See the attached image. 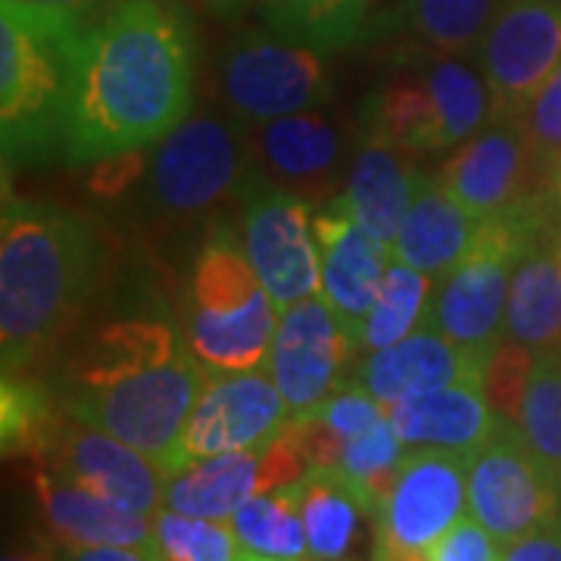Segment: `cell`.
I'll return each instance as SVG.
<instances>
[{
    "label": "cell",
    "instance_id": "3957f363",
    "mask_svg": "<svg viewBox=\"0 0 561 561\" xmlns=\"http://www.w3.org/2000/svg\"><path fill=\"white\" fill-rule=\"evenodd\" d=\"M103 275L98 231L60 206L3 201L0 353L3 375L32 371L76 331Z\"/></svg>",
    "mask_w": 561,
    "mask_h": 561
},
{
    "label": "cell",
    "instance_id": "7c38bea8",
    "mask_svg": "<svg viewBox=\"0 0 561 561\" xmlns=\"http://www.w3.org/2000/svg\"><path fill=\"white\" fill-rule=\"evenodd\" d=\"M474 62L490 84L493 122H518L524 106L559 69V0H505L474 50Z\"/></svg>",
    "mask_w": 561,
    "mask_h": 561
},
{
    "label": "cell",
    "instance_id": "8fae6325",
    "mask_svg": "<svg viewBox=\"0 0 561 561\" xmlns=\"http://www.w3.org/2000/svg\"><path fill=\"white\" fill-rule=\"evenodd\" d=\"M247 140L256 175L300 194L319 209L341 197L359 144V125L353 128L328 106H316L247 125Z\"/></svg>",
    "mask_w": 561,
    "mask_h": 561
},
{
    "label": "cell",
    "instance_id": "e0dca14e",
    "mask_svg": "<svg viewBox=\"0 0 561 561\" xmlns=\"http://www.w3.org/2000/svg\"><path fill=\"white\" fill-rule=\"evenodd\" d=\"M468 456L453 449L405 453L400 478L383 502L381 534L409 549H427L465 518Z\"/></svg>",
    "mask_w": 561,
    "mask_h": 561
},
{
    "label": "cell",
    "instance_id": "2e32d148",
    "mask_svg": "<svg viewBox=\"0 0 561 561\" xmlns=\"http://www.w3.org/2000/svg\"><path fill=\"white\" fill-rule=\"evenodd\" d=\"M35 465H44L103 500L150 518L160 512L169 481L160 465L147 459L140 449L76 419H66L57 443Z\"/></svg>",
    "mask_w": 561,
    "mask_h": 561
},
{
    "label": "cell",
    "instance_id": "f907efd6",
    "mask_svg": "<svg viewBox=\"0 0 561 561\" xmlns=\"http://www.w3.org/2000/svg\"><path fill=\"white\" fill-rule=\"evenodd\" d=\"M238 561H275V559H262V556H253V552H241Z\"/></svg>",
    "mask_w": 561,
    "mask_h": 561
},
{
    "label": "cell",
    "instance_id": "7dc6e473",
    "mask_svg": "<svg viewBox=\"0 0 561 561\" xmlns=\"http://www.w3.org/2000/svg\"><path fill=\"white\" fill-rule=\"evenodd\" d=\"M371 561H431L427 549H409V546H400L390 537L378 534V542H375V559Z\"/></svg>",
    "mask_w": 561,
    "mask_h": 561
},
{
    "label": "cell",
    "instance_id": "7a4b0ae2",
    "mask_svg": "<svg viewBox=\"0 0 561 561\" xmlns=\"http://www.w3.org/2000/svg\"><path fill=\"white\" fill-rule=\"evenodd\" d=\"M60 362L54 390L69 419L135 446L165 474L175 471L181 431L209 381L179 319L131 312L101 321Z\"/></svg>",
    "mask_w": 561,
    "mask_h": 561
},
{
    "label": "cell",
    "instance_id": "d6986e66",
    "mask_svg": "<svg viewBox=\"0 0 561 561\" xmlns=\"http://www.w3.org/2000/svg\"><path fill=\"white\" fill-rule=\"evenodd\" d=\"M486 356H474L446 341L434 328L421 324L400 343L368 353V359L356 368L353 383L365 387L383 409H393L397 402L434 393L449 383H481Z\"/></svg>",
    "mask_w": 561,
    "mask_h": 561
},
{
    "label": "cell",
    "instance_id": "9a60e30c",
    "mask_svg": "<svg viewBox=\"0 0 561 561\" xmlns=\"http://www.w3.org/2000/svg\"><path fill=\"white\" fill-rule=\"evenodd\" d=\"M353 350L356 343L321 294L280 312L265 371L278 383L294 419L316 412L334 390H341Z\"/></svg>",
    "mask_w": 561,
    "mask_h": 561
},
{
    "label": "cell",
    "instance_id": "6da1fadb",
    "mask_svg": "<svg viewBox=\"0 0 561 561\" xmlns=\"http://www.w3.org/2000/svg\"><path fill=\"white\" fill-rule=\"evenodd\" d=\"M194 41L175 7L119 0L88 28L66 128L76 165L144 150L191 116Z\"/></svg>",
    "mask_w": 561,
    "mask_h": 561
},
{
    "label": "cell",
    "instance_id": "9c48e42d",
    "mask_svg": "<svg viewBox=\"0 0 561 561\" xmlns=\"http://www.w3.org/2000/svg\"><path fill=\"white\" fill-rule=\"evenodd\" d=\"M241 243L278 312L321 294V247L309 203L250 175L241 191Z\"/></svg>",
    "mask_w": 561,
    "mask_h": 561
},
{
    "label": "cell",
    "instance_id": "ee69618b",
    "mask_svg": "<svg viewBox=\"0 0 561 561\" xmlns=\"http://www.w3.org/2000/svg\"><path fill=\"white\" fill-rule=\"evenodd\" d=\"M57 561H160L157 546H62Z\"/></svg>",
    "mask_w": 561,
    "mask_h": 561
},
{
    "label": "cell",
    "instance_id": "bcb514c9",
    "mask_svg": "<svg viewBox=\"0 0 561 561\" xmlns=\"http://www.w3.org/2000/svg\"><path fill=\"white\" fill-rule=\"evenodd\" d=\"M0 561H57V546L47 540H25L10 546Z\"/></svg>",
    "mask_w": 561,
    "mask_h": 561
},
{
    "label": "cell",
    "instance_id": "4dcf8cb0",
    "mask_svg": "<svg viewBox=\"0 0 561 561\" xmlns=\"http://www.w3.org/2000/svg\"><path fill=\"white\" fill-rule=\"evenodd\" d=\"M375 0H262L275 35L319 50L353 47L371 35Z\"/></svg>",
    "mask_w": 561,
    "mask_h": 561
},
{
    "label": "cell",
    "instance_id": "836d02e7",
    "mask_svg": "<svg viewBox=\"0 0 561 561\" xmlns=\"http://www.w3.org/2000/svg\"><path fill=\"white\" fill-rule=\"evenodd\" d=\"M402 459H405V443L400 440L390 415H383L368 431L346 440L337 471L371 512H381L393 483L400 478Z\"/></svg>",
    "mask_w": 561,
    "mask_h": 561
},
{
    "label": "cell",
    "instance_id": "d590c367",
    "mask_svg": "<svg viewBox=\"0 0 561 561\" xmlns=\"http://www.w3.org/2000/svg\"><path fill=\"white\" fill-rule=\"evenodd\" d=\"M153 540L160 556L184 561H238L243 552L231 522L191 518L172 508L153 515Z\"/></svg>",
    "mask_w": 561,
    "mask_h": 561
},
{
    "label": "cell",
    "instance_id": "f35d334b",
    "mask_svg": "<svg viewBox=\"0 0 561 561\" xmlns=\"http://www.w3.org/2000/svg\"><path fill=\"white\" fill-rule=\"evenodd\" d=\"M309 415H319L331 431H337L343 440L356 437L362 431H368L375 421H381L387 415L381 402L375 400L365 387L359 383H346L341 390H334L328 400L321 402L316 412Z\"/></svg>",
    "mask_w": 561,
    "mask_h": 561
},
{
    "label": "cell",
    "instance_id": "277c9868",
    "mask_svg": "<svg viewBox=\"0 0 561 561\" xmlns=\"http://www.w3.org/2000/svg\"><path fill=\"white\" fill-rule=\"evenodd\" d=\"M91 22L20 0L0 3V140L3 162H41L66 150L69 110Z\"/></svg>",
    "mask_w": 561,
    "mask_h": 561
},
{
    "label": "cell",
    "instance_id": "816d5d0a",
    "mask_svg": "<svg viewBox=\"0 0 561 561\" xmlns=\"http://www.w3.org/2000/svg\"><path fill=\"white\" fill-rule=\"evenodd\" d=\"M160 561H184V559H175V556H160Z\"/></svg>",
    "mask_w": 561,
    "mask_h": 561
},
{
    "label": "cell",
    "instance_id": "ba28073f",
    "mask_svg": "<svg viewBox=\"0 0 561 561\" xmlns=\"http://www.w3.org/2000/svg\"><path fill=\"white\" fill-rule=\"evenodd\" d=\"M324 50L275 35H243L225 47L219 62V101L241 125L324 106L331 72Z\"/></svg>",
    "mask_w": 561,
    "mask_h": 561
},
{
    "label": "cell",
    "instance_id": "681fc988",
    "mask_svg": "<svg viewBox=\"0 0 561 561\" xmlns=\"http://www.w3.org/2000/svg\"><path fill=\"white\" fill-rule=\"evenodd\" d=\"M552 247H556V256L561 262V219L556 221V228H552Z\"/></svg>",
    "mask_w": 561,
    "mask_h": 561
},
{
    "label": "cell",
    "instance_id": "f1b7e54d",
    "mask_svg": "<svg viewBox=\"0 0 561 561\" xmlns=\"http://www.w3.org/2000/svg\"><path fill=\"white\" fill-rule=\"evenodd\" d=\"M66 409L54 387L28 371L3 375L0 383V443L7 459L41 461L60 437Z\"/></svg>",
    "mask_w": 561,
    "mask_h": 561
},
{
    "label": "cell",
    "instance_id": "d6a6232c",
    "mask_svg": "<svg viewBox=\"0 0 561 561\" xmlns=\"http://www.w3.org/2000/svg\"><path fill=\"white\" fill-rule=\"evenodd\" d=\"M434 290V278L419 268H409L402 262H390L383 275L381 294L371 306L365 331H362V350L378 353L383 346H393L409 337L427 312V300Z\"/></svg>",
    "mask_w": 561,
    "mask_h": 561
},
{
    "label": "cell",
    "instance_id": "60d3db41",
    "mask_svg": "<svg viewBox=\"0 0 561 561\" xmlns=\"http://www.w3.org/2000/svg\"><path fill=\"white\" fill-rule=\"evenodd\" d=\"M147 162H150V153H144V150H125V153H113L106 160L91 162V175H88L91 197L103 203L128 197L131 191H138L140 181L147 175Z\"/></svg>",
    "mask_w": 561,
    "mask_h": 561
},
{
    "label": "cell",
    "instance_id": "8992f818",
    "mask_svg": "<svg viewBox=\"0 0 561 561\" xmlns=\"http://www.w3.org/2000/svg\"><path fill=\"white\" fill-rule=\"evenodd\" d=\"M559 213L552 191H546L522 209L481 221L468 253L434 280L421 324L474 356H486L502 341L512 272L524 247L540 228L559 219Z\"/></svg>",
    "mask_w": 561,
    "mask_h": 561
},
{
    "label": "cell",
    "instance_id": "44dd1931",
    "mask_svg": "<svg viewBox=\"0 0 561 561\" xmlns=\"http://www.w3.org/2000/svg\"><path fill=\"white\" fill-rule=\"evenodd\" d=\"M41 518L62 546H157L153 518L103 500L57 471L35 465Z\"/></svg>",
    "mask_w": 561,
    "mask_h": 561
},
{
    "label": "cell",
    "instance_id": "7bdbcfd3",
    "mask_svg": "<svg viewBox=\"0 0 561 561\" xmlns=\"http://www.w3.org/2000/svg\"><path fill=\"white\" fill-rule=\"evenodd\" d=\"M500 561H561V522L546 524L522 540L502 546Z\"/></svg>",
    "mask_w": 561,
    "mask_h": 561
},
{
    "label": "cell",
    "instance_id": "5bb4252c",
    "mask_svg": "<svg viewBox=\"0 0 561 561\" xmlns=\"http://www.w3.org/2000/svg\"><path fill=\"white\" fill-rule=\"evenodd\" d=\"M437 179L478 221L522 209L549 191V172L515 122H493L459 144Z\"/></svg>",
    "mask_w": 561,
    "mask_h": 561
},
{
    "label": "cell",
    "instance_id": "83f0119b",
    "mask_svg": "<svg viewBox=\"0 0 561 561\" xmlns=\"http://www.w3.org/2000/svg\"><path fill=\"white\" fill-rule=\"evenodd\" d=\"M415 50V47H409ZM419 54L424 79L431 84V94L440 110L443 150H456L459 144L474 138L481 128L493 122V98L490 84L483 79L481 66L468 57L415 50Z\"/></svg>",
    "mask_w": 561,
    "mask_h": 561
},
{
    "label": "cell",
    "instance_id": "7402d4cb",
    "mask_svg": "<svg viewBox=\"0 0 561 561\" xmlns=\"http://www.w3.org/2000/svg\"><path fill=\"white\" fill-rule=\"evenodd\" d=\"M405 449H453L471 456L490 440L500 419L483 400L481 383L461 381L387 409Z\"/></svg>",
    "mask_w": 561,
    "mask_h": 561
},
{
    "label": "cell",
    "instance_id": "4fadbf2b",
    "mask_svg": "<svg viewBox=\"0 0 561 561\" xmlns=\"http://www.w3.org/2000/svg\"><path fill=\"white\" fill-rule=\"evenodd\" d=\"M294 419L268 371L209 375L201 400L184 424L175 453V471L197 459L262 449ZM172 471V474H175Z\"/></svg>",
    "mask_w": 561,
    "mask_h": 561
},
{
    "label": "cell",
    "instance_id": "1f68e13d",
    "mask_svg": "<svg viewBox=\"0 0 561 561\" xmlns=\"http://www.w3.org/2000/svg\"><path fill=\"white\" fill-rule=\"evenodd\" d=\"M243 552L275 561H306L309 540L302 524V483L265 490L243 502L228 518Z\"/></svg>",
    "mask_w": 561,
    "mask_h": 561
},
{
    "label": "cell",
    "instance_id": "30bf717a",
    "mask_svg": "<svg viewBox=\"0 0 561 561\" xmlns=\"http://www.w3.org/2000/svg\"><path fill=\"white\" fill-rule=\"evenodd\" d=\"M468 512L502 546L561 522V486L534 456L518 424L502 421L500 431L468 456Z\"/></svg>",
    "mask_w": 561,
    "mask_h": 561
},
{
    "label": "cell",
    "instance_id": "b9f144b4",
    "mask_svg": "<svg viewBox=\"0 0 561 561\" xmlns=\"http://www.w3.org/2000/svg\"><path fill=\"white\" fill-rule=\"evenodd\" d=\"M431 561H500L502 542L478 518H459L440 540L427 546Z\"/></svg>",
    "mask_w": 561,
    "mask_h": 561
},
{
    "label": "cell",
    "instance_id": "f546056e",
    "mask_svg": "<svg viewBox=\"0 0 561 561\" xmlns=\"http://www.w3.org/2000/svg\"><path fill=\"white\" fill-rule=\"evenodd\" d=\"M300 483L309 556L312 561H346L359 542L362 515L371 508L341 471H309Z\"/></svg>",
    "mask_w": 561,
    "mask_h": 561
},
{
    "label": "cell",
    "instance_id": "603a6c76",
    "mask_svg": "<svg viewBox=\"0 0 561 561\" xmlns=\"http://www.w3.org/2000/svg\"><path fill=\"white\" fill-rule=\"evenodd\" d=\"M359 131L409 153H443L440 110L415 50L405 47L397 66L368 91L359 110Z\"/></svg>",
    "mask_w": 561,
    "mask_h": 561
},
{
    "label": "cell",
    "instance_id": "4316f807",
    "mask_svg": "<svg viewBox=\"0 0 561 561\" xmlns=\"http://www.w3.org/2000/svg\"><path fill=\"white\" fill-rule=\"evenodd\" d=\"M260 493V449L197 459L169 474L162 508L191 518L228 522L243 502Z\"/></svg>",
    "mask_w": 561,
    "mask_h": 561
},
{
    "label": "cell",
    "instance_id": "8d00e7d4",
    "mask_svg": "<svg viewBox=\"0 0 561 561\" xmlns=\"http://www.w3.org/2000/svg\"><path fill=\"white\" fill-rule=\"evenodd\" d=\"M534 362H537V353H534V350H527L522 343L508 341V337H502V341L490 350V356L483 362L481 371V393L500 419L512 421V424L518 419V409H522L524 400V387H527V378H530V371H534Z\"/></svg>",
    "mask_w": 561,
    "mask_h": 561
},
{
    "label": "cell",
    "instance_id": "ffe728a7",
    "mask_svg": "<svg viewBox=\"0 0 561 561\" xmlns=\"http://www.w3.org/2000/svg\"><path fill=\"white\" fill-rule=\"evenodd\" d=\"M412 157L415 153L402 150L390 140L359 131L346 184L341 197H334L368 234H375L390 250L409 213V203L424 179L419 175Z\"/></svg>",
    "mask_w": 561,
    "mask_h": 561
},
{
    "label": "cell",
    "instance_id": "cb8c5ba5",
    "mask_svg": "<svg viewBox=\"0 0 561 561\" xmlns=\"http://www.w3.org/2000/svg\"><path fill=\"white\" fill-rule=\"evenodd\" d=\"M556 221L540 228L524 247L512 272L502 321V337L522 343L537 356L561 350V262L552 247Z\"/></svg>",
    "mask_w": 561,
    "mask_h": 561
},
{
    "label": "cell",
    "instance_id": "c3c4849f",
    "mask_svg": "<svg viewBox=\"0 0 561 561\" xmlns=\"http://www.w3.org/2000/svg\"><path fill=\"white\" fill-rule=\"evenodd\" d=\"M549 191H552V197L561 206V160L556 162V169H552V175H549Z\"/></svg>",
    "mask_w": 561,
    "mask_h": 561
},
{
    "label": "cell",
    "instance_id": "e575fe53",
    "mask_svg": "<svg viewBox=\"0 0 561 561\" xmlns=\"http://www.w3.org/2000/svg\"><path fill=\"white\" fill-rule=\"evenodd\" d=\"M515 424L561 486V350L537 356Z\"/></svg>",
    "mask_w": 561,
    "mask_h": 561
},
{
    "label": "cell",
    "instance_id": "f5cc1de1",
    "mask_svg": "<svg viewBox=\"0 0 561 561\" xmlns=\"http://www.w3.org/2000/svg\"><path fill=\"white\" fill-rule=\"evenodd\" d=\"M216 3H234V0H216Z\"/></svg>",
    "mask_w": 561,
    "mask_h": 561
},
{
    "label": "cell",
    "instance_id": "d4e9b609",
    "mask_svg": "<svg viewBox=\"0 0 561 561\" xmlns=\"http://www.w3.org/2000/svg\"><path fill=\"white\" fill-rule=\"evenodd\" d=\"M478 228L481 221L443 187L440 179H421L393 241V260L440 278L468 253Z\"/></svg>",
    "mask_w": 561,
    "mask_h": 561
},
{
    "label": "cell",
    "instance_id": "52a82bcc",
    "mask_svg": "<svg viewBox=\"0 0 561 561\" xmlns=\"http://www.w3.org/2000/svg\"><path fill=\"white\" fill-rule=\"evenodd\" d=\"M250 175L247 125L228 113H191L150 150L140 206L160 221L209 219L225 203L241 201Z\"/></svg>",
    "mask_w": 561,
    "mask_h": 561
},
{
    "label": "cell",
    "instance_id": "ab89813d",
    "mask_svg": "<svg viewBox=\"0 0 561 561\" xmlns=\"http://www.w3.org/2000/svg\"><path fill=\"white\" fill-rule=\"evenodd\" d=\"M309 459L302 453L300 434H297V421L290 419L284 424L275 440H268L260 449V493L265 490H278L290 483L302 481L309 474Z\"/></svg>",
    "mask_w": 561,
    "mask_h": 561
},
{
    "label": "cell",
    "instance_id": "ac0fdd59",
    "mask_svg": "<svg viewBox=\"0 0 561 561\" xmlns=\"http://www.w3.org/2000/svg\"><path fill=\"white\" fill-rule=\"evenodd\" d=\"M312 221L321 247V297L362 350L365 319L381 294L393 250L368 234L337 201L319 206Z\"/></svg>",
    "mask_w": 561,
    "mask_h": 561
},
{
    "label": "cell",
    "instance_id": "74e56055",
    "mask_svg": "<svg viewBox=\"0 0 561 561\" xmlns=\"http://www.w3.org/2000/svg\"><path fill=\"white\" fill-rule=\"evenodd\" d=\"M515 125L522 128L534 160L552 175L556 162L561 160V62L540 91L534 94V101L524 106V113Z\"/></svg>",
    "mask_w": 561,
    "mask_h": 561
},
{
    "label": "cell",
    "instance_id": "484cf974",
    "mask_svg": "<svg viewBox=\"0 0 561 561\" xmlns=\"http://www.w3.org/2000/svg\"><path fill=\"white\" fill-rule=\"evenodd\" d=\"M505 0H400L371 22L368 38H402L415 50L474 57Z\"/></svg>",
    "mask_w": 561,
    "mask_h": 561
},
{
    "label": "cell",
    "instance_id": "f6af8a7d",
    "mask_svg": "<svg viewBox=\"0 0 561 561\" xmlns=\"http://www.w3.org/2000/svg\"><path fill=\"white\" fill-rule=\"evenodd\" d=\"M20 3H32V7H44V10H60V13H72L79 20L91 22L94 25V16H103L110 13L119 0H20Z\"/></svg>",
    "mask_w": 561,
    "mask_h": 561
},
{
    "label": "cell",
    "instance_id": "db71d44e",
    "mask_svg": "<svg viewBox=\"0 0 561 561\" xmlns=\"http://www.w3.org/2000/svg\"><path fill=\"white\" fill-rule=\"evenodd\" d=\"M559 3H561V0H559Z\"/></svg>",
    "mask_w": 561,
    "mask_h": 561
},
{
    "label": "cell",
    "instance_id": "5b68a950",
    "mask_svg": "<svg viewBox=\"0 0 561 561\" xmlns=\"http://www.w3.org/2000/svg\"><path fill=\"white\" fill-rule=\"evenodd\" d=\"M179 324L209 375L253 371L268 362L278 309L247 260L241 231L216 221L191 256Z\"/></svg>",
    "mask_w": 561,
    "mask_h": 561
}]
</instances>
